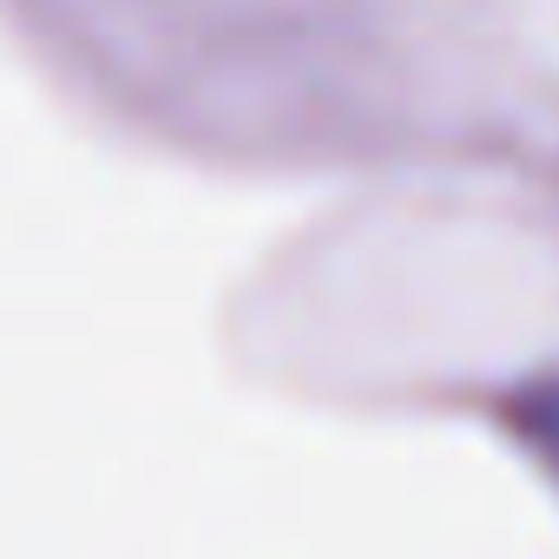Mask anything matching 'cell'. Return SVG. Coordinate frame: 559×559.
Masks as SVG:
<instances>
[{
  "mask_svg": "<svg viewBox=\"0 0 559 559\" xmlns=\"http://www.w3.org/2000/svg\"><path fill=\"white\" fill-rule=\"evenodd\" d=\"M513 428L533 441V454L559 474V376H539L513 395Z\"/></svg>",
  "mask_w": 559,
  "mask_h": 559,
  "instance_id": "1",
  "label": "cell"
}]
</instances>
